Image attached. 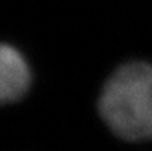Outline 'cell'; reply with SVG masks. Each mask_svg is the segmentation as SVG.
Masks as SVG:
<instances>
[{"label": "cell", "mask_w": 152, "mask_h": 151, "mask_svg": "<svg viewBox=\"0 0 152 151\" xmlns=\"http://www.w3.org/2000/svg\"><path fill=\"white\" fill-rule=\"evenodd\" d=\"M99 113L106 126L127 141L152 139V65L130 62L105 83Z\"/></svg>", "instance_id": "1"}, {"label": "cell", "mask_w": 152, "mask_h": 151, "mask_svg": "<svg viewBox=\"0 0 152 151\" xmlns=\"http://www.w3.org/2000/svg\"><path fill=\"white\" fill-rule=\"evenodd\" d=\"M31 85V71L24 55L12 45L0 49V98L1 102L19 101Z\"/></svg>", "instance_id": "2"}]
</instances>
